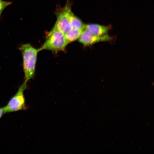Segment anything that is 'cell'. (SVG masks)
<instances>
[{
    "label": "cell",
    "instance_id": "cell-1",
    "mask_svg": "<svg viewBox=\"0 0 154 154\" xmlns=\"http://www.w3.org/2000/svg\"><path fill=\"white\" fill-rule=\"evenodd\" d=\"M19 49L23 57L24 82L27 83L34 76L37 56L39 51L38 49L34 48L29 43L21 45Z\"/></svg>",
    "mask_w": 154,
    "mask_h": 154
},
{
    "label": "cell",
    "instance_id": "cell-2",
    "mask_svg": "<svg viewBox=\"0 0 154 154\" xmlns=\"http://www.w3.org/2000/svg\"><path fill=\"white\" fill-rule=\"evenodd\" d=\"M68 44L64 34L53 28L48 33L45 42L38 50L40 51L47 50L54 52L62 51Z\"/></svg>",
    "mask_w": 154,
    "mask_h": 154
},
{
    "label": "cell",
    "instance_id": "cell-3",
    "mask_svg": "<svg viewBox=\"0 0 154 154\" xmlns=\"http://www.w3.org/2000/svg\"><path fill=\"white\" fill-rule=\"evenodd\" d=\"M27 88V83L24 82L19 87L15 94L10 99L4 108L6 113L26 110V105L24 92Z\"/></svg>",
    "mask_w": 154,
    "mask_h": 154
},
{
    "label": "cell",
    "instance_id": "cell-4",
    "mask_svg": "<svg viewBox=\"0 0 154 154\" xmlns=\"http://www.w3.org/2000/svg\"><path fill=\"white\" fill-rule=\"evenodd\" d=\"M71 11L70 3L68 1L65 6L57 13V20L53 28L64 34L72 29L69 19Z\"/></svg>",
    "mask_w": 154,
    "mask_h": 154
},
{
    "label": "cell",
    "instance_id": "cell-5",
    "mask_svg": "<svg viewBox=\"0 0 154 154\" xmlns=\"http://www.w3.org/2000/svg\"><path fill=\"white\" fill-rule=\"evenodd\" d=\"M113 39V37L108 34L101 36H97L84 29L78 39L80 42L85 46H88L100 42L109 41Z\"/></svg>",
    "mask_w": 154,
    "mask_h": 154
},
{
    "label": "cell",
    "instance_id": "cell-6",
    "mask_svg": "<svg viewBox=\"0 0 154 154\" xmlns=\"http://www.w3.org/2000/svg\"><path fill=\"white\" fill-rule=\"evenodd\" d=\"M111 29L110 26H105L96 24H84V29L86 30L94 35L101 36L108 34Z\"/></svg>",
    "mask_w": 154,
    "mask_h": 154
},
{
    "label": "cell",
    "instance_id": "cell-7",
    "mask_svg": "<svg viewBox=\"0 0 154 154\" xmlns=\"http://www.w3.org/2000/svg\"><path fill=\"white\" fill-rule=\"evenodd\" d=\"M83 30L72 28L64 34L65 37L68 43L78 39Z\"/></svg>",
    "mask_w": 154,
    "mask_h": 154
},
{
    "label": "cell",
    "instance_id": "cell-8",
    "mask_svg": "<svg viewBox=\"0 0 154 154\" xmlns=\"http://www.w3.org/2000/svg\"><path fill=\"white\" fill-rule=\"evenodd\" d=\"M69 19L72 28L83 30L84 24L80 19L73 13L72 11L70 13Z\"/></svg>",
    "mask_w": 154,
    "mask_h": 154
},
{
    "label": "cell",
    "instance_id": "cell-9",
    "mask_svg": "<svg viewBox=\"0 0 154 154\" xmlns=\"http://www.w3.org/2000/svg\"><path fill=\"white\" fill-rule=\"evenodd\" d=\"M12 2L0 0V18L3 10L8 6L12 4Z\"/></svg>",
    "mask_w": 154,
    "mask_h": 154
},
{
    "label": "cell",
    "instance_id": "cell-10",
    "mask_svg": "<svg viewBox=\"0 0 154 154\" xmlns=\"http://www.w3.org/2000/svg\"><path fill=\"white\" fill-rule=\"evenodd\" d=\"M5 113L4 107H0V119Z\"/></svg>",
    "mask_w": 154,
    "mask_h": 154
}]
</instances>
